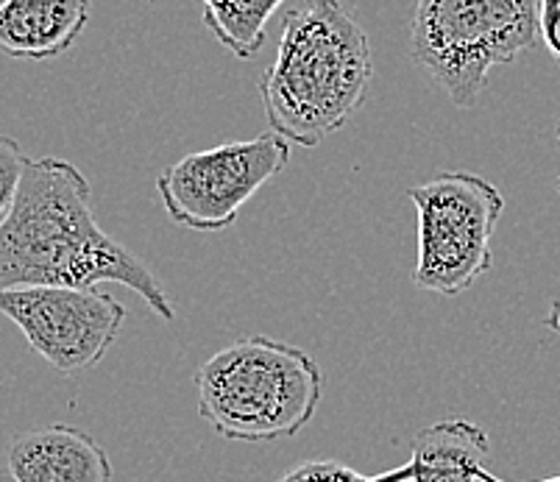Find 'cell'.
<instances>
[{"instance_id":"obj_1","label":"cell","mask_w":560,"mask_h":482,"mask_svg":"<svg viewBox=\"0 0 560 482\" xmlns=\"http://www.w3.org/2000/svg\"><path fill=\"white\" fill-rule=\"evenodd\" d=\"M101 282L129 287L162 321L176 318L151 268L98 226L79 167L59 156H28L12 210L0 221V291Z\"/></svg>"},{"instance_id":"obj_2","label":"cell","mask_w":560,"mask_h":482,"mask_svg":"<svg viewBox=\"0 0 560 482\" xmlns=\"http://www.w3.org/2000/svg\"><path fill=\"white\" fill-rule=\"evenodd\" d=\"M374 62L369 34L340 0H304L282 17L277 59L259 79L265 120L315 149L363 106Z\"/></svg>"},{"instance_id":"obj_3","label":"cell","mask_w":560,"mask_h":482,"mask_svg":"<svg viewBox=\"0 0 560 482\" xmlns=\"http://www.w3.org/2000/svg\"><path fill=\"white\" fill-rule=\"evenodd\" d=\"M198 415L221 438L273 444L293 438L315 419L324 372L304 349L246 334L212 354L196 372Z\"/></svg>"},{"instance_id":"obj_4","label":"cell","mask_w":560,"mask_h":482,"mask_svg":"<svg viewBox=\"0 0 560 482\" xmlns=\"http://www.w3.org/2000/svg\"><path fill=\"white\" fill-rule=\"evenodd\" d=\"M541 43V0H419L410 56L460 109L480 101L493 68Z\"/></svg>"},{"instance_id":"obj_5","label":"cell","mask_w":560,"mask_h":482,"mask_svg":"<svg viewBox=\"0 0 560 482\" xmlns=\"http://www.w3.org/2000/svg\"><path fill=\"white\" fill-rule=\"evenodd\" d=\"M419 212L416 285L438 296H460L493 266L491 237L505 196L486 176L446 171L407 190Z\"/></svg>"},{"instance_id":"obj_6","label":"cell","mask_w":560,"mask_h":482,"mask_svg":"<svg viewBox=\"0 0 560 482\" xmlns=\"http://www.w3.org/2000/svg\"><path fill=\"white\" fill-rule=\"evenodd\" d=\"M290 162V143L277 131L254 140L196 151L165 167L156 179L167 218L190 232L229 230L243 207L277 179Z\"/></svg>"},{"instance_id":"obj_7","label":"cell","mask_w":560,"mask_h":482,"mask_svg":"<svg viewBox=\"0 0 560 482\" xmlns=\"http://www.w3.org/2000/svg\"><path fill=\"white\" fill-rule=\"evenodd\" d=\"M0 316L56 372L79 374L106 357L126 321V307L95 287H12L0 291Z\"/></svg>"},{"instance_id":"obj_8","label":"cell","mask_w":560,"mask_h":482,"mask_svg":"<svg viewBox=\"0 0 560 482\" xmlns=\"http://www.w3.org/2000/svg\"><path fill=\"white\" fill-rule=\"evenodd\" d=\"M7 466L14 482H112L115 474L104 446L70 424L14 435Z\"/></svg>"},{"instance_id":"obj_9","label":"cell","mask_w":560,"mask_h":482,"mask_svg":"<svg viewBox=\"0 0 560 482\" xmlns=\"http://www.w3.org/2000/svg\"><path fill=\"white\" fill-rule=\"evenodd\" d=\"M90 23V0H0V50L25 62L68 54Z\"/></svg>"},{"instance_id":"obj_10","label":"cell","mask_w":560,"mask_h":482,"mask_svg":"<svg viewBox=\"0 0 560 482\" xmlns=\"http://www.w3.org/2000/svg\"><path fill=\"white\" fill-rule=\"evenodd\" d=\"M488 451L491 440L475 421H435L412 440V482H477Z\"/></svg>"},{"instance_id":"obj_11","label":"cell","mask_w":560,"mask_h":482,"mask_svg":"<svg viewBox=\"0 0 560 482\" xmlns=\"http://www.w3.org/2000/svg\"><path fill=\"white\" fill-rule=\"evenodd\" d=\"M203 25L218 45L237 59H254L265 43V28L284 0H198Z\"/></svg>"},{"instance_id":"obj_12","label":"cell","mask_w":560,"mask_h":482,"mask_svg":"<svg viewBox=\"0 0 560 482\" xmlns=\"http://www.w3.org/2000/svg\"><path fill=\"white\" fill-rule=\"evenodd\" d=\"M277 482H412V463L380 471V474H363L338 460H307V463L293 466Z\"/></svg>"},{"instance_id":"obj_13","label":"cell","mask_w":560,"mask_h":482,"mask_svg":"<svg viewBox=\"0 0 560 482\" xmlns=\"http://www.w3.org/2000/svg\"><path fill=\"white\" fill-rule=\"evenodd\" d=\"M25 160L28 156L23 154L18 140L0 134V221L12 210L14 196L20 190V181H23Z\"/></svg>"},{"instance_id":"obj_14","label":"cell","mask_w":560,"mask_h":482,"mask_svg":"<svg viewBox=\"0 0 560 482\" xmlns=\"http://www.w3.org/2000/svg\"><path fill=\"white\" fill-rule=\"evenodd\" d=\"M541 43L560 62V0H541Z\"/></svg>"},{"instance_id":"obj_15","label":"cell","mask_w":560,"mask_h":482,"mask_svg":"<svg viewBox=\"0 0 560 482\" xmlns=\"http://www.w3.org/2000/svg\"><path fill=\"white\" fill-rule=\"evenodd\" d=\"M477 482H508V480H499V477L491 474L488 469H480V474H477ZM536 482H560V474L547 477V480H536Z\"/></svg>"},{"instance_id":"obj_16","label":"cell","mask_w":560,"mask_h":482,"mask_svg":"<svg viewBox=\"0 0 560 482\" xmlns=\"http://www.w3.org/2000/svg\"><path fill=\"white\" fill-rule=\"evenodd\" d=\"M547 327L555 329V332L560 334V302H555L552 307H549V316H547Z\"/></svg>"},{"instance_id":"obj_17","label":"cell","mask_w":560,"mask_h":482,"mask_svg":"<svg viewBox=\"0 0 560 482\" xmlns=\"http://www.w3.org/2000/svg\"><path fill=\"white\" fill-rule=\"evenodd\" d=\"M558 140H560V126H558Z\"/></svg>"},{"instance_id":"obj_18","label":"cell","mask_w":560,"mask_h":482,"mask_svg":"<svg viewBox=\"0 0 560 482\" xmlns=\"http://www.w3.org/2000/svg\"><path fill=\"white\" fill-rule=\"evenodd\" d=\"M558 192H560V179H558Z\"/></svg>"}]
</instances>
